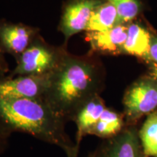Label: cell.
Here are the masks:
<instances>
[{
	"instance_id": "19",
	"label": "cell",
	"mask_w": 157,
	"mask_h": 157,
	"mask_svg": "<svg viewBox=\"0 0 157 157\" xmlns=\"http://www.w3.org/2000/svg\"><path fill=\"white\" fill-rule=\"evenodd\" d=\"M151 74L152 77L157 81V66H155V67H153L151 68Z\"/></svg>"
},
{
	"instance_id": "8",
	"label": "cell",
	"mask_w": 157,
	"mask_h": 157,
	"mask_svg": "<svg viewBox=\"0 0 157 157\" xmlns=\"http://www.w3.org/2000/svg\"><path fill=\"white\" fill-rule=\"evenodd\" d=\"M50 75L7 76L0 81V97L43 100Z\"/></svg>"
},
{
	"instance_id": "3",
	"label": "cell",
	"mask_w": 157,
	"mask_h": 157,
	"mask_svg": "<svg viewBox=\"0 0 157 157\" xmlns=\"http://www.w3.org/2000/svg\"><path fill=\"white\" fill-rule=\"evenodd\" d=\"M67 52L66 44L54 46L47 42L39 34L15 60L16 66L7 77L50 75L58 67Z\"/></svg>"
},
{
	"instance_id": "18",
	"label": "cell",
	"mask_w": 157,
	"mask_h": 157,
	"mask_svg": "<svg viewBox=\"0 0 157 157\" xmlns=\"http://www.w3.org/2000/svg\"><path fill=\"white\" fill-rule=\"evenodd\" d=\"M150 61L154 62L157 65V36H152L149 50Z\"/></svg>"
},
{
	"instance_id": "11",
	"label": "cell",
	"mask_w": 157,
	"mask_h": 157,
	"mask_svg": "<svg viewBox=\"0 0 157 157\" xmlns=\"http://www.w3.org/2000/svg\"><path fill=\"white\" fill-rule=\"evenodd\" d=\"M151 39L149 31L142 25L135 22L129 23L127 39L124 44L123 54L150 61L149 50Z\"/></svg>"
},
{
	"instance_id": "7",
	"label": "cell",
	"mask_w": 157,
	"mask_h": 157,
	"mask_svg": "<svg viewBox=\"0 0 157 157\" xmlns=\"http://www.w3.org/2000/svg\"><path fill=\"white\" fill-rule=\"evenodd\" d=\"M90 157H144L138 131L135 126H127L117 136L105 140Z\"/></svg>"
},
{
	"instance_id": "21",
	"label": "cell",
	"mask_w": 157,
	"mask_h": 157,
	"mask_svg": "<svg viewBox=\"0 0 157 157\" xmlns=\"http://www.w3.org/2000/svg\"><path fill=\"white\" fill-rule=\"evenodd\" d=\"M87 157H90V155H88V156H87Z\"/></svg>"
},
{
	"instance_id": "10",
	"label": "cell",
	"mask_w": 157,
	"mask_h": 157,
	"mask_svg": "<svg viewBox=\"0 0 157 157\" xmlns=\"http://www.w3.org/2000/svg\"><path fill=\"white\" fill-rule=\"evenodd\" d=\"M105 109V102L98 95L90 98L78 109L72 121L76 126L75 144L77 148H80L84 137L90 135Z\"/></svg>"
},
{
	"instance_id": "20",
	"label": "cell",
	"mask_w": 157,
	"mask_h": 157,
	"mask_svg": "<svg viewBox=\"0 0 157 157\" xmlns=\"http://www.w3.org/2000/svg\"><path fill=\"white\" fill-rule=\"evenodd\" d=\"M78 154H75V155H74V156H71L69 157H78Z\"/></svg>"
},
{
	"instance_id": "14",
	"label": "cell",
	"mask_w": 157,
	"mask_h": 157,
	"mask_svg": "<svg viewBox=\"0 0 157 157\" xmlns=\"http://www.w3.org/2000/svg\"><path fill=\"white\" fill-rule=\"evenodd\" d=\"M138 136L144 157H157V111L147 116Z\"/></svg>"
},
{
	"instance_id": "4",
	"label": "cell",
	"mask_w": 157,
	"mask_h": 157,
	"mask_svg": "<svg viewBox=\"0 0 157 157\" xmlns=\"http://www.w3.org/2000/svg\"><path fill=\"white\" fill-rule=\"evenodd\" d=\"M122 103L126 125L135 126L143 116L156 111L157 81L153 77L137 80L126 90Z\"/></svg>"
},
{
	"instance_id": "16",
	"label": "cell",
	"mask_w": 157,
	"mask_h": 157,
	"mask_svg": "<svg viewBox=\"0 0 157 157\" xmlns=\"http://www.w3.org/2000/svg\"><path fill=\"white\" fill-rule=\"evenodd\" d=\"M12 133L0 123V155L4 154L9 146Z\"/></svg>"
},
{
	"instance_id": "17",
	"label": "cell",
	"mask_w": 157,
	"mask_h": 157,
	"mask_svg": "<svg viewBox=\"0 0 157 157\" xmlns=\"http://www.w3.org/2000/svg\"><path fill=\"white\" fill-rule=\"evenodd\" d=\"M10 73L8 63L5 58V53L0 46V81L7 77Z\"/></svg>"
},
{
	"instance_id": "5",
	"label": "cell",
	"mask_w": 157,
	"mask_h": 157,
	"mask_svg": "<svg viewBox=\"0 0 157 157\" xmlns=\"http://www.w3.org/2000/svg\"><path fill=\"white\" fill-rule=\"evenodd\" d=\"M103 0H66L63 4L58 31L64 36V44L78 33L84 32L95 7Z\"/></svg>"
},
{
	"instance_id": "15",
	"label": "cell",
	"mask_w": 157,
	"mask_h": 157,
	"mask_svg": "<svg viewBox=\"0 0 157 157\" xmlns=\"http://www.w3.org/2000/svg\"><path fill=\"white\" fill-rule=\"evenodd\" d=\"M114 6L121 24H128L136 18L142 9L140 0H108Z\"/></svg>"
},
{
	"instance_id": "13",
	"label": "cell",
	"mask_w": 157,
	"mask_h": 157,
	"mask_svg": "<svg viewBox=\"0 0 157 157\" xmlns=\"http://www.w3.org/2000/svg\"><path fill=\"white\" fill-rule=\"evenodd\" d=\"M121 24L115 7L108 0H103L95 7L87 23L85 31H104Z\"/></svg>"
},
{
	"instance_id": "6",
	"label": "cell",
	"mask_w": 157,
	"mask_h": 157,
	"mask_svg": "<svg viewBox=\"0 0 157 157\" xmlns=\"http://www.w3.org/2000/svg\"><path fill=\"white\" fill-rule=\"evenodd\" d=\"M39 34L40 30L37 27L0 20V46L5 54L11 55L15 60Z\"/></svg>"
},
{
	"instance_id": "1",
	"label": "cell",
	"mask_w": 157,
	"mask_h": 157,
	"mask_svg": "<svg viewBox=\"0 0 157 157\" xmlns=\"http://www.w3.org/2000/svg\"><path fill=\"white\" fill-rule=\"evenodd\" d=\"M102 82L103 68L95 55L76 56L68 51L49 76L43 101L67 123L84 103L100 95Z\"/></svg>"
},
{
	"instance_id": "2",
	"label": "cell",
	"mask_w": 157,
	"mask_h": 157,
	"mask_svg": "<svg viewBox=\"0 0 157 157\" xmlns=\"http://www.w3.org/2000/svg\"><path fill=\"white\" fill-rule=\"evenodd\" d=\"M0 123L12 134L25 133L59 147L67 157L79 153L66 121L43 100L0 97Z\"/></svg>"
},
{
	"instance_id": "9",
	"label": "cell",
	"mask_w": 157,
	"mask_h": 157,
	"mask_svg": "<svg viewBox=\"0 0 157 157\" xmlns=\"http://www.w3.org/2000/svg\"><path fill=\"white\" fill-rule=\"evenodd\" d=\"M128 24H119L104 31H84V39L90 48L88 52L111 56L123 54Z\"/></svg>"
},
{
	"instance_id": "12",
	"label": "cell",
	"mask_w": 157,
	"mask_h": 157,
	"mask_svg": "<svg viewBox=\"0 0 157 157\" xmlns=\"http://www.w3.org/2000/svg\"><path fill=\"white\" fill-rule=\"evenodd\" d=\"M126 127L123 113L106 108L91 130L90 135H95L104 140H107L117 136Z\"/></svg>"
}]
</instances>
